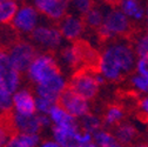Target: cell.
Returning a JSON list of instances; mask_svg holds the SVG:
<instances>
[{
  "instance_id": "obj_25",
  "label": "cell",
  "mask_w": 148,
  "mask_h": 147,
  "mask_svg": "<svg viewBox=\"0 0 148 147\" xmlns=\"http://www.w3.org/2000/svg\"><path fill=\"white\" fill-rule=\"evenodd\" d=\"M93 142H95L98 147H125L115 139L113 133L106 130H100L97 133H94Z\"/></svg>"
},
{
  "instance_id": "obj_22",
  "label": "cell",
  "mask_w": 148,
  "mask_h": 147,
  "mask_svg": "<svg viewBox=\"0 0 148 147\" xmlns=\"http://www.w3.org/2000/svg\"><path fill=\"white\" fill-rule=\"evenodd\" d=\"M19 6L15 0H0V25H11Z\"/></svg>"
},
{
  "instance_id": "obj_8",
  "label": "cell",
  "mask_w": 148,
  "mask_h": 147,
  "mask_svg": "<svg viewBox=\"0 0 148 147\" xmlns=\"http://www.w3.org/2000/svg\"><path fill=\"white\" fill-rule=\"evenodd\" d=\"M57 60L62 71L65 67L66 71L75 73L79 69L86 68L85 59H84V51H82V41L79 40L77 43H69L64 45L58 51Z\"/></svg>"
},
{
  "instance_id": "obj_5",
  "label": "cell",
  "mask_w": 148,
  "mask_h": 147,
  "mask_svg": "<svg viewBox=\"0 0 148 147\" xmlns=\"http://www.w3.org/2000/svg\"><path fill=\"white\" fill-rule=\"evenodd\" d=\"M94 73L95 69L89 68L79 69L73 73L68 80V89L87 101L93 100L99 92V85L95 81Z\"/></svg>"
},
{
  "instance_id": "obj_19",
  "label": "cell",
  "mask_w": 148,
  "mask_h": 147,
  "mask_svg": "<svg viewBox=\"0 0 148 147\" xmlns=\"http://www.w3.org/2000/svg\"><path fill=\"white\" fill-rule=\"evenodd\" d=\"M114 137L121 145H123L126 147L128 145H132L135 141V139L138 137V132L132 124L121 122L118 126H115Z\"/></svg>"
},
{
  "instance_id": "obj_15",
  "label": "cell",
  "mask_w": 148,
  "mask_h": 147,
  "mask_svg": "<svg viewBox=\"0 0 148 147\" xmlns=\"http://www.w3.org/2000/svg\"><path fill=\"white\" fill-rule=\"evenodd\" d=\"M13 112L23 115H34L35 112V95L29 88L20 87L12 94Z\"/></svg>"
},
{
  "instance_id": "obj_28",
  "label": "cell",
  "mask_w": 148,
  "mask_h": 147,
  "mask_svg": "<svg viewBox=\"0 0 148 147\" xmlns=\"http://www.w3.org/2000/svg\"><path fill=\"white\" fill-rule=\"evenodd\" d=\"M133 48L138 58L141 57L148 58V31L138 36V39L134 41Z\"/></svg>"
},
{
  "instance_id": "obj_21",
  "label": "cell",
  "mask_w": 148,
  "mask_h": 147,
  "mask_svg": "<svg viewBox=\"0 0 148 147\" xmlns=\"http://www.w3.org/2000/svg\"><path fill=\"white\" fill-rule=\"evenodd\" d=\"M48 118L53 126L69 125V124H74L78 121V119L71 117L59 104H54L52 106L51 111L48 113Z\"/></svg>"
},
{
  "instance_id": "obj_16",
  "label": "cell",
  "mask_w": 148,
  "mask_h": 147,
  "mask_svg": "<svg viewBox=\"0 0 148 147\" xmlns=\"http://www.w3.org/2000/svg\"><path fill=\"white\" fill-rule=\"evenodd\" d=\"M80 131L79 120L74 124L53 126L51 127V133L53 141H55L61 147H71L75 145V135Z\"/></svg>"
},
{
  "instance_id": "obj_7",
  "label": "cell",
  "mask_w": 148,
  "mask_h": 147,
  "mask_svg": "<svg viewBox=\"0 0 148 147\" xmlns=\"http://www.w3.org/2000/svg\"><path fill=\"white\" fill-rule=\"evenodd\" d=\"M7 53L13 67L20 74H23V73L27 72L29 65L39 52L36 51V48L32 45L29 40L18 39L13 45L7 48Z\"/></svg>"
},
{
  "instance_id": "obj_14",
  "label": "cell",
  "mask_w": 148,
  "mask_h": 147,
  "mask_svg": "<svg viewBox=\"0 0 148 147\" xmlns=\"http://www.w3.org/2000/svg\"><path fill=\"white\" fill-rule=\"evenodd\" d=\"M8 124L13 133L39 134L42 128L38 121V115H23L12 112L8 117Z\"/></svg>"
},
{
  "instance_id": "obj_24",
  "label": "cell",
  "mask_w": 148,
  "mask_h": 147,
  "mask_svg": "<svg viewBox=\"0 0 148 147\" xmlns=\"http://www.w3.org/2000/svg\"><path fill=\"white\" fill-rule=\"evenodd\" d=\"M123 117H125V112H123L122 107H120L118 105H112L106 109L103 119H102V125H105L107 127L118 126L119 124H121Z\"/></svg>"
},
{
  "instance_id": "obj_33",
  "label": "cell",
  "mask_w": 148,
  "mask_h": 147,
  "mask_svg": "<svg viewBox=\"0 0 148 147\" xmlns=\"http://www.w3.org/2000/svg\"><path fill=\"white\" fill-rule=\"evenodd\" d=\"M93 141V135L90 133L84 132V131H79L75 135V145H85V144H89Z\"/></svg>"
},
{
  "instance_id": "obj_36",
  "label": "cell",
  "mask_w": 148,
  "mask_h": 147,
  "mask_svg": "<svg viewBox=\"0 0 148 147\" xmlns=\"http://www.w3.org/2000/svg\"><path fill=\"white\" fill-rule=\"evenodd\" d=\"M38 147H61V146L58 145L57 142L53 141V140H45V141H41Z\"/></svg>"
},
{
  "instance_id": "obj_32",
  "label": "cell",
  "mask_w": 148,
  "mask_h": 147,
  "mask_svg": "<svg viewBox=\"0 0 148 147\" xmlns=\"http://www.w3.org/2000/svg\"><path fill=\"white\" fill-rule=\"evenodd\" d=\"M135 69H136L138 74L148 78V58H147V57L138 58V59H136Z\"/></svg>"
},
{
  "instance_id": "obj_2",
  "label": "cell",
  "mask_w": 148,
  "mask_h": 147,
  "mask_svg": "<svg viewBox=\"0 0 148 147\" xmlns=\"http://www.w3.org/2000/svg\"><path fill=\"white\" fill-rule=\"evenodd\" d=\"M132 32V24L116 6H105L103 21L97 31L98 36L103 41L116 38H126Z\"/></svg>"
},
{
  "instance_id": "obj_4",
  "label": "cell",
  "mask_w": 148,
  "mask_h": 147,
  "mask_svg": "<svg viewBox=\"0 0 148 147\" xmlns=\"http://www.w3.org/2000/svg\"><path fill=\"white\" fill-rule=\"evenodd\" d=\"M61 73L62 71L54 54L39 52L32 61V64L29 65L25 74L27 79L34 86H36L51 81Z\"/></svg>"
},
{
  "instance_id": "obj_40",
  "label": "cell",
  "mask_w": 148,
  "mask_h": 147,
  "mask_svg": "<svg viewBox=\"0 0 148 147\" xmlns=\"http://www.w3.org/2000/svg\"><path fill=\"white\" fill-rule=\"evenodd\" d=\"M136 147H148V146H146V145H142V146H136Z\"/></svg>"
},
{
  "instance_id": "obj_31",
  "label": "cell",
  "mask_w": 148,
  "mask_h": 147,
  "mask_svg": "<svg viewBox=\"0 0 148 147\" xmlns=\"http://www.w3.org/2000/svg\"><path fill=\"white\" fill-rule=\"evenodd\" d=\"M54 104H52L51 101L44 99V98H39L35 97V112L36 114H42V115H48L51 108Z\"/></svg>"
},
{
  "instance_id": "obj_20",
  "label": "cell",
  "mask_w": 148,
  "mask_h": 147,
  "mask_svg": "<svg viewBox=\"0 0 148 147\" xmlns=\"http://www.w3.org/2000/svg\"><path fill=\"white\" fill-rule=\"evenodd\" d=\"M101 5L102 6L100 7V6H97V4H94L93 7L82 16L86 27L94 31H98L100 28L103 21V12H105V5L103 4Z\"/></svg>"
},
{
  "instance_id": "obj_12",
  "label": "cell",
  "mask_w": 148,
  "mask_h": 147,
  "mask_svg": "<svg viewBox=\"0 0 148 147\" xmlns=\"http://www.w3.org/2000/svg\"><path fill=\"white\" fill-rule=\"evenodd\" d=\"M68 88V80L64 73L55 77L51 81L34 86L35 97L44 98L52 104H58L60 95Z\"/></svg>"
},
{
  "instance_id": "obj_27",
  "label": "cell",
  "mask_w": 148,
  "mask_h": 147,
  "mask_svg": "<svg viewBox=\"0 0 148 147\" xmlns=\"http://www.w3.org/2000/svg\"><path fill=\"white\" fill-rule=\"evenodd\" d=\"M94 3L89 0H75V1H69V12L72 14H75L79 16H84L92 7Z\"/></svg>"
},
{
  "instance_id": "obj_11",
  "label": "cell",
  "mask_w": 148,
  "mask_h": 147,
  "mask_svg": "<svg viewBox=\"0 0 148 147\" xmlns=\"http://www.w3.org/2000/svg\"><path fill=\"white\" fill-rule=\"evenodd\" d=\"M58 104L65 109V111L73 118L81 119L88 113H90V105L89 101L85 100L84 98L79 97L71 89H66L60 95Z\"/></svg>"
},
{
  "instance_id": "obj_18",
  "label": "cell",
  "mask_w": 148,
  "mask_h": 147,
  "mask_svg": "<svg viewBox=\"0 0 148 147\" xmlns=\"http://www.w3.org/2000/svg\"><path fill=\"white\" fill-rule=\"evenodd\" d=\"M40 142V134L12 133L5 147H38Z\"/></svg>"
},
{
  "instance_id": "obj_34",
  "label": "cell",
  "mask_w": 148,
  "mask_h": 147,
  "mask_svg": "<svg viewBox=\"0 0 148 147\" xmlns=\"http://www.w3.org/2000/svg\"><path fill=\"white\" fill-rule=\"evenodd\" d=\"M38 115V121L41 126V128H47V127H52V122L48 118V115H42V114H36Z\"/></svg>"
},
{
  "instance_id": "obj_26",
  "label": "cell",
  "mask_w": 148,
  "mask_h": 147,
  "mask_svg": "<svg viewBox=\"0 0 148 147\" xmlns=\"http://www.w3.org/2000/svg\"><path fill=\"white\" fill-rule=\"evenodd\" d=\"M13 112V101L12 94L0 88V119L10 117Z\"/></svg>"
},
{
  "instance_id": "obj_38",
  "label": "cell",
  "mask_w": 148,
  "mask_h": 147,
  "mask_svg": "<svg viewBox=\"0 0 148 147\" xmlns=\"http://www.w3.org/2000/svg\"><path fill=\"white\" fill-rule=\"evenodd\" d=\"M71 147H98V145L95 142H89V144H85V145H73Z\"/></svg>"
},
{
  "instance_id": "obj_17",
  "label": "cell",
  "mask_w": 148,
  "mask_h": 147,
  "mask_svg": "<svg viewBox=\"0 0 148 147\" xmlns=\"http://www.w3.org/2000/svg\"><path fill=\"white\" fill-rule=\"evenodd\" d=\"M119 10L128 18L129 21L140 23L146 18V8L143 3L136 0H123L119 3Z\"/></svg>"
},
{
  "instance_id": "obj_30",
  "label": "cell",
  "mask_w": 148,
  "mask_h": 147,
  "mask_svg": "<svg viewBox=\"0 0 148 147\" xmlns=\"http://www.w3.org/2000/svg\"><path fill=\"white\" fill-rule=\"evenodd\" d=\"M12 133L13 132L8 124V117L5 119H0V147H5Z\"/></svg>"
},
{
  "instance_id": "obj_9",
  "label": "cell",
  "mask_w": 148,
  "mask_h": 147,
  "mask_svg": "<svg viewBox=\"0 0 148 147\" xmlns=\"http://www.w3.org/2000/svg\"><path fill=\"white\" fill-rule=\"evenodd\" d=\"M20 85L21 74L13 67L7 49L0 48V88L13 94L20 88Z\"/></svg>"
},
{
  "instance_id": "obj_3",
  "label": "cell",
  "mask_w": 148,
  "mask_h": 147,
  "mask_svg": "<svg viewBox=\"0 0 148 147\" xmlns=\"http://www.w3.org/2000/svg\"><path fill=\"white\" fill-rule=\"evenodd\" d=\"M28 38L38 52L52 54L57 53L64 46L65 41L57 24L46 20L44 16L41 24L32 32Z\"/></svg>"
},
{
  "instance_id": "obj_29",
  "label": "cell",
  "mask_w": 148,
  "mask_h": 147,
  "mask_svg": "<svg viewBox=\"0 0 148 147\" xmlns=\"http://www.w3.org/2000/svg\"><path fill=\"white\" fill-rule=\"evenodd\" d=\"M129 82H131L133 88L138 91L139 93L148 95V78L147 77H143V76H140L138 73H135V74H133L129 78Z\"/></svg>"
},
{
  "instance_id": "obj_6",
  "label": "cell",
  "mask_w": 148,
  "mask_h": 147,
  "mask_svg": "<svg viewBox=\"0 0 148 147\" xmlns=\"http://www.w3.org/2000/svg\"><path fill=\"white\" fill-rule=\"evenodd\" d=\"M41 14L36 11L32 3H20L11 26L18 34L29 36L32 32L41 24Z\"/></svg>"
},
{
  "instance_id": "obj_37",
  "label": "cell",
  "mask_w": 148,
  "mask_h": 147,
  "mask_svg": "<svg viewBox=\"0 0 148 147\" xmlns=\"http://www.w3.org/2000/svg\"><path fill=\"white\" fill-rule=\"evenodd\" d=\"M94 78H95V81H97V84L99 85V87H100L101 85H103V84L107 81V80L103 78V76H101L98 71H95V73H94Z\"/></svg>"
},
{
  "instance_id": "obj_35",
  "label": "cell",
  "mask_w": 148,
  "mask_h": 147,
  "mask_svg": "<svg viewBox=\"0 0 148 147\" xmlns=\"http://www.w3.org/2000/svg\"><path fill=\"white\" fill-rule=\"evenodd\" d=\"M140 109L145 114V117L148 119V95L140 100Z\"/></svg>"
},
{
  "instance_id": "obj_10",
  "label": "cell",
  "mask_w": 148,
  "mask_h": 147,
  "mask_svg": "<svg viewBox=\"0 0 148 147\" xmlns=\"http://www.w3.org/2000/svg\"><path fill=\"white\" fill-rule=\"evenodd\" d=\"M32 5L46 20L58 24L69 12V1L66 0H34Z\"/></svg>"
},
{
  "instance_id": "obj_23",
  "label": "cell",
  "mask_w": 148,
  "mask_h": 147,
  "mask_svg": "<svg viewBox=\"0 0 148 147\" xmlns=\"http://www.w3.org/2000/svg\"><path fill=\"white\" fill-rule=\"evenodd\" d=\"M79 126H80L81 131L90 133L92 135H93L98 131L102 130V119L100 117L95 115V114L88 113L84 118L79 119Z\"/></svg>"
},
{
  "instance_id": "obj_1",
  "label": "cell",
  "mask_w": 148,
  "mask_h": 147,
  "mask_svg": "<svg viewBox=\"0 0 148 147\" xmlns=\"http://www.w3.org/2000/svg\"><path fill=\"white\" fill-rule=\"evenodd\" d=\"M136 59L132 43L126 38H116L102 47L97 71L108 81H120L134 71Z\"/></svg>"
},
{
  "instance_id": "obj_13",
  "label": "cell",
  "mask_w": 148,
  "mask_h": 147,
  "mask_svg": "<svg viewBox=\"0 0 148 147\" xmlns=\"http://www.w3.org/2000/svg\"><path fill=\"white\" fill-rule=\"evenodd\" d=\"M64 40L69 43H77L81 39V36L85 33L86 26L84 19L79 15L68 13L66 16L57 24Z\"/></svg>"
},
{
  "instance_id": "obj_39",
  "label": "cell",
  "mask_w": 148,
  "mask_h": 147,
  "mask_svg": "<svg viewBox=\"0 0 148 147\" xmlns=\"http://www.w3.org/2000/svg\"><path fill=\"white\" fill-rule=\"evenodd\" d=\"M146 25H147V28H148V3H147V6H146Z\"/></svg>"
}]
</instances>
